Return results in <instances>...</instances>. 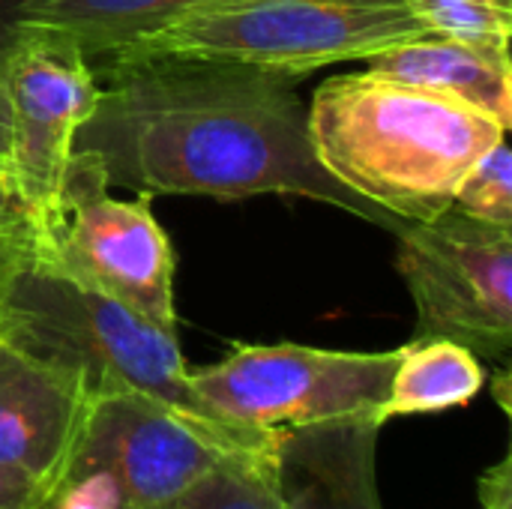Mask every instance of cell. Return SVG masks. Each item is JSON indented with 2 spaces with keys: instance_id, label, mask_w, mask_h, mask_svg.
I'll return each mask as SVG.
<instances>
[{
  "instance_id": "ac0fdd59",
  "label": "cell",
  "mask_w": 512,
  "mask_h": 509,
  "mask_svg": "<svg viewBox=\"0 0 512 509\" xmlns=\"http://www.w3.org/2000/svg\"><path fill=\"white\" fill-rule=\"evenodd\" d=\"M48 495L51 492L33 483L30 477L0 468V509H36L45 504Z\"/></svg>"
},
{
  "instance_id": "9a60e30c",
  "label": "cell",
  "mask_w": 512,
  "mask_h": 509,
  "mask_svg": "<svg viewBox=\"0 0 512 509\" xmlns=\"http://www.w3.org/2000/svg\"><path fill=\"white\" fill-rule=\"evenodd\" d=\"M144 509H279V501L273 495L261 450L225 456L177 495Z\"/></svg>"
},
{
  "instance_id": "44dd1931",
  "label": "cell",
  "mask_w": 512,
  "mask_h": 509,
  "mask_svg": "<svg viewBox=\"0 0 512 509\" xmlns=\"http://www.w3.org/2000/svg\"><path fill=\"white\" fill-rule=\"evenodd\" d=\"M30 228V216L6 174V168L0 165V234L3 231H24Z\"/></svg>"
},
{
  "instance_id": "ba28073f",
  "label": "cell",
  "mask_w": 512,
  "mask_h": 509,
  "mask_svg": "<svg viewBox=\"0 0 512 509\" xmlns=\"http://www.w3.org/2000/svg\"><path fill=\"white\" fill-rule=\"evenodd\" d=\"M231 453L261 450L237 447L147 396H96L84 402L60 483L99 480L120 509H144L177 495Z\"/></svg>"
},
{
  "instance_id": "7a4b0ae2",
  "label": "cell",
  "mask_w": 512,
  "mask_h": 509,
  "mask_svg": "<svg viewBox=\"0 0 512 509\" xmlns=\"http://www.w3.org/2000/svg\"><path fill=\"white\" fill-rule=\"evenodd\" d=\"M306 129L330 177L405 225L450 210L465 171L510 132L492 114L372 69L327 78Z\"/></svg>"
},
{
  "instance_id": "3957f363",
  "label": "cell",
  "mask_w": 512,
  "mask_h": 509,
  "mask_svg": "<svg viewBox=\"0 0 512 509\" xmlns=\"http://www.w3.org/2000/svg\"><path fill=\"white\" fill-rule=\"evenodd\" d=\"M0 339L75 381L84 399L135 393L168 405L237 447L264 450L270 444L273 432L231 426L201 402L177 333H165L126 303L57 273L30 249L3 291Z\"/></svg>"
},
{
  "instance_id": "2e32d148",
  "label": "cell",
  "mask_w": 512,
  "mask_h": 509,
  "mask_svg": "<svg viewBox=\"0 0 512 509\" xmlns=\"http://www.w3.org/2000/svg\"><path fill=\"white\" fill-rule=\"evenodd\" d=\"M429 36L510 51L512 0H405Z\"/></svg>"
},
{
  "instance_id": "52a82bcc",
  "label": "cell",
  "mask_w": 512,
  "mask_h": 509,
  "mask_svg": "<svg viewBox=\"0 0 512 509\" xmlns=\"http://www.w3.org/2000/svg\"><path fill=\"white\" fill-rule=\"evenodd\" d=\"M396 267L417 306L414 339H450L477 357L512 348V231L444 210L408 222Z\"/></svg>"
},
{
  "instance_id": "e0dca14e",
  "label": "cell",
  "mask_w": 512,
  "mask_h": 509,
  "mask_svg": "<svg viewBox=\"0 0 512 509\" xmlns=\"http://www.w3.org/2000/svg\"><path fill=\"white\" fill-rule=\"evenodd\" d=\"M450 210L512 231V153L510 141L492 144L459 180Z\"/></svg>"
},
{
  "instance_id": "cb8c5ba5",
  "label": "cell",
  "mask_w": 512,
  "mask_h": 509,
  "mask_svg": "<svg viewBox=\"0 0 512 509\" xmlns=\"http://www.w3.org/2000/svg\"><path fill=\"white\" fill-rule=\"evenodd\" d=\"M498 402H501V408L507 411L510 405H507V372H501L498 375Z\"/></svg>"
},
{
  "instance_id": "277c9868",
  "label": "cell",
  "mask_w": 512,
  "mask_h": 509,
  "mask_svg": "<svg viewBox=\"0 0 512 509\" xmlns=\"http://www.w3.org/2000/svg\"><path fill=\"white\" fill-rule=\"evenodd\" d=\"M423 36L429 33L405 0H210L99 63L192 57L297 81Z\"/></svg>"
},
{
  "instance_id": "7c38bea8",
  "label": "cell",
  "mask_w": 512,
  "mask_h": 509,
  "mask_svg": "<svg viewBox=\"0 0 512 509\" xmlns=\"http://www.w3.org/2000/svg\"><path fill=\"white\" fill-rule=\"evenodd\" d=\"M369 69L393 81L465 102L483 114H492L510 129V51H495L486 45L456 42L444 36H423L375 54L369 60Z\"/></svg>"
},
{
  "instance_id": "6da1fadb",
  "label": "cell",
  "mask_w": 512,
  "mask_h": 509,
  "mask_svg": "<svg viewBox=\"0 0 512 509\" xmlns=\"http://www.w3.org/2000/svg\"><path fill=\"white\" fill-rule=\"evenodd\" d=\"M93 114L72 150L108 186L138 195H297L399 234L405 222L345 189L318 162L294 81L240 63L141 57L99 63Z\"/></svg>"
},
{
  "instance_id": "8992f818",
  "label": "cell",
  "mask_w": 512,
  "mask_h": 509,
  "mask_svg": "<svg viewBox=\"0 0 512 509\" xmlns=\"http://www.w3.org/2000/svg\"><path fill=\"white\" fill-rule=\"evenodd\" d=\"M396 366L399 348L327 351L282 342L234 345L219 363L189 369V378L216 417L270 435L351 417L381 420Z\"/></svg>"
},
{
  "instance_id": "30bf717a",
  "label": "cell",
  "mask_w": 512,
  "mask_h": 509,
  "mask_svg": "<svg viewBox=\"0 0 512 509\" xmlns=\"http://www.w3.org/2000/svg\"><path fill=\"white\" fill-rule=\"evenodd\" d=\"M375 417L276 429L264 468L279 509H384L375 480Z\"/></svg>"
},
{
  "instance_id": "7402d4cb",
  "label": "cell",
  "mask_w": 512,
  "mask_h": 509,
  "mask_svg": "<svg viewBox=\"0 0 512 509\" xmlns=\"http://www.w3.org/2000/svg\"><path fill=\"white\" fill-rule=\"evenodd\" d=\"M30 249V228L24 231H3L0 234V300H3V291L18 267V261L27 255Z\"/></svg>"
},
{
  "instance_id": "9c48e42d",
  "label": "cell",
  "mask_w": 512,
  "mask_h": 509,
  "mask_svg": "<svg viewBox=\"0 0 512 509\" xmlns=\"http://www.w3.org/2000/svg\"><path fill=\"white\" fill-rule=\"evenodd\" d=\"M0 90L6 174L33 225L54 201L75 132L99 102L96 69L72 36L27 24L3 63Z\"/></svg>"
},
{
  "instance_id": "5bb4252c",
  "label": "cell",
  "mask_w": 512,
  "mask_h": 509,
  "mask_svg": "<svg viewBox=\"0 0 512 509\" xmlns=\"http://www.w3.org/2000/svg\"><path fill=\"white\" fill-rule=\"evenodd\" d=\"M483 384V363L465 345L450 339H411L399 348V366L381 420L462 408L483 390Z\"/></svg>"
},
{
  "instance_id": "4fadbf2b",
  "label": "cell",
  "mask_w": 512,
  "mask_h": 509,
  "mask_svg": "<svg viewBox=\"0 0 512 509\" xmlns=\"http://www.w3.org/2000/svg\"><path fill=\"white\" fill-rule=\"evenodd\" d=\"M204 3L210 0H39L27 24L72 36L93 66Z\"/></svg>"
},
{
  "instance_id": "603a6c76",
  "label": "cell",
  "mask_w": 512,
  "mask_h": 509,
  "mask_svg": "<svg viewBox=\"0 0 512 509\" xmlns=\"http://www.w3.org/2000/svg\"><path fill=\"white\" fill-rule=\"evenodd\" d=\"M0 165L6 168V102H3V90H0Z\"/></svg>"
},
{
  "instance_id": "d4e9b609",
  "label": "cell",
  "mask_w": 512,
  "mask_h": 509,
  "mask_svg": "<svg viewBox=\"0 0 512 509\" xmlns=\"http://www.w3.org/2000/svg\"><path fill=\"white\" fill-rule=\"evenodd\" d=\"M45 501H48V498H45ZM36 509H42V504H39V507H36Z\"/></svg>"
},
{
  "instance_id": "5b68a950",
  "label": "cell",
  "mask_w": 512,
  "mask_h": 509,
  "mask_svg": "<svg viewBox=\"0 0 512 509\" xmlns=\"http://www.w3.org/2000/svg\"><path fill=\"white\" fill-rule=\"evenodd\" d=\"M108 189L99 162L72 150L54 201L30 225V252L165 333H177L174 252L150 213V195L123 201Z\"/></svg>"
},
{
  "instance_id": "8fae6325",
  "label": "cell",
  "mask_w": 512,
  "mask_h": 509,
  "mask_svg": "<svg viewBox=\"0 0 512 509\" xmlns=\"http://www.w3.org/2000/svg\"><path fill=\"white\" fill-rule=\"evenodd\" d=\"M84 393L0 339V468L54 492L84 417Z\"/></svg>"
},
{
  "instance_id": "ffe728a7",
  "label": "cell",
  "mask_w": 512,
  "mask_h": 509,
  "mask_svg": "<svg viewBox=\"0 0 512 509\" xmlns=\"http://www.w3.org/2000/svg\"><path fill=\"white\" fill-rule=\"evenodd\" d=\"M480 501L483 509H512V471L510 456L492 465L480 480Z\"/></svg>"
},
{
  "instance_id": "d6986e66",
  "label": "cell",
  "mask_w": 512,
  "mask_h": 509,
  "mask_svg": "<svg viewBox=\"0 0 512 509\" xmlns=\"http://www.w3.org/2000/svg\"><path fill=\"white\" fill-rule=\"evenodd\" d=\"M39 0H0V72L3 63L9 57V51L15 48L18 36L27 27V15Z\"/></svg>"
}]
</instances>
